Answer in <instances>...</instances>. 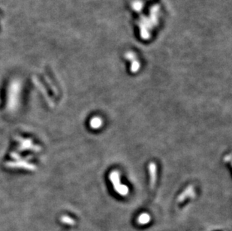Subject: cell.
Listing matches in <instances>:
<instances>
[{
    "label": "cell",
    "mask_w": 232,
    "mask_h": 231,
    "mask_svg": "<svg viewBox=\"0 0 232 231\" xmlns=\"http://www.w3.org/2000/svg\"><path fill=\"white\" fill-rule=\"evenodd\" d=\"M195 196V191L194 187L192 186H189L187 188L180 194L178 197L177 201L179 204H182L186 200V198H192Z\"/></svg>",
    "instance_id": "3957f363"
},
{
    "label": "cell",
    "mask_w": 232,
    "mask_h": 231,
    "mask_svg": "<svg viewBox=\"0 0 232 231\" xmlns=\"http://www.w3.org/2000/svg\"><path fill=\"white\" fill-rule=\"evenodd\" d=\"M103 124L102 119L100 117H93L90 121V126L93 129H98L102 127Z\"/></svg>",
    "instance_id": "277c9868"
},
{
    "label": "cell",
    "mask_w": 232,
    "mask_h": 231,
    "mask_svg": "<svg viewBox=\"0 0 232 231\" xmlns=\"http://www.w3.org/2000/svg\"><path fill=\"white\" fill-rule=\"evenodd\" d=\"M149 175H150V191L153 193L155 191L156 185V180H157V167L154 162H150L148 166Z\"/></svg>",
    "instance_id": "7a4b0ae2"
},
{
    "label": "cell",
    "mask_w": 232,
    "mask_h": 231,
    "mask_svg": "<svg viewBox=\"0 0 232 231\" xmlns=\"http://www.w3.org/2000/svg\"><path fill=\"white\" fill-rule=\"evenodd\" d=\"M109 179L111 182L114 189L115 190L117 194H119L121 196H126L128 194V187L121 183L120 173H119L118 171L114 170V171L111 172L110 175H109Z\"/></svg>",
    "instance_id": "6da1fadb"
}]
</instances>
